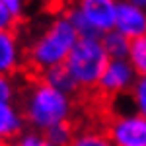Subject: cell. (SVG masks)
<instances>
[{"mask_svg":"<svg viewBox=\"0 0 146 146\" xmlns=\"http://www.w3.org/2000/svg\"><path fill=\"white\" fill-rule=\"evenodd\" d=\"M74 109L72 96L47 84L45 80L33 82L22 100V113L25 125L35 131H47L62 121H70Z\"/></svg>","mask_w":146,"mask_h":146,"instance_id":"6da1fadb","label":"cell"},{"mask_svg":"<svg viewBox=\"0 0 146 146\" xmlns=\"http://www.w3.org/2000/svg\"><path fill=\"white\" fill-rule=\"evenodd\" d=\"M78 37V31L66 14L55 18L35 35L27 47V60L31 68L43 72L51 66L64 64Z\"/></svg>","mask_w":146,"mask_h":146,"instance_id":"7a4b0ae2","label":"cell"},{"mask_svg":"<svg viewBox=\"0 0 146 146\" xmlns=\"http://www.w3.org/2000/svg\"><path fill=\"white\" fill-rule=\"evenodd\" d=\"M107 60L109 55L105 53L100 37H78L64 64L70 70L78 90H94Z\"/></svg>","mask_w":146,"mask_h":146,"instance_id":"3957f363","label":"cell"},{"mask_svg":"<svg viewBox=\"0 0 146 146\" xmlns=\"http://www.w3.org/2000/svg\"><path fill=\"white\" fill-rule=\"evenodd\" d=\"M117 0H74L66 12L80 37H101L115 25Z\"/></svg>","mask_w":146,"mask_h":146,"instance_id":"277c9868","label":"cell"},{"mask_svg":"<svg viewBox=\"0 0 146 146\" xmlns=\"http://www.w3.org/2000/svg\"><path fill=\"white\" fill-rule=\"evenodd\" d=\"M136 70L131 64V60L127 56H119V58H109L107 64L101 72L100 80H98V90L101 96L107 98H117V96H125L129 94L133 84L136 80Z\"/></svg>","mask_w":146,"mask_h":146,"instance_id":"5b68a950","label":"cell"},{"mask_svg":"<svg viewBox=\"0 0 146 146\" xmlns=\"http://www.w3.org/2000/svg\"><path fill=\"white\" fill-rule=\"evenodd\" d=\"M105 133L115 146H146V117L136 111L115 113Z\"/></svg>","mask_w":146,"mask_h":146,"instance_id":"8992f818","label":"cell"},{"mask_svg":"<svg viewBox=\"0 0 146 146\" xmlns=\"http://www.w3.org/2000/svg\"><path fill=\"white\" fill-rule=\"evenodd\" d=\"M117 31L127 35L129 39H136L146 33V8L138 6L131 0H117L115 25Z\"/></svg>","mask_w":146,"mask_h":146,"instance_id":"52a82bcc","label":"cell"},{"mask_svg":"<svg viewBox=\"0 0 146 146\" xmlns=\"http://www.w3.org/2000/svg\"><path fill=\"white\" fill-rule=\"evenodd\" d=\"M23 60V47L14 29H0V74L16 72Z\"/></svg>","mask_w":146,"mask_h":146,"instance_id":"ba28073f","label":"cell"},{"mask_svg":"<svg viewBox=\"0 0 146 146\" xmlns=\"http://www.w3.org/2000/svg\"><path fill=\"white\" fill-rule=\"evenodd\" d=\"M25 119L22 107L16 105V101L0 100V142H10L16 136L23 133Z\"/></svg>","mask_w":146,"mask_h":146,"instance_id":"9c48e42d","label":"cell"},{"mask_svg":"<svg viewBox=\"0 0 146 146\" xmlns=\"http://www.w3.org/2000/svg\"><path fill=\"white\" fill-rule=\"evenodd\" d=\"M41 80H45L47 84H51L53 88H56L60 92H66L70 96L78 90V86H76V82L72 78L70 70L66 68V64H56V66L43 70L41 72Z\"/></svg>","mask_w":146,"mask_h":146,"instance_id":"30bf717a","label":"cell"},{"mask_svg":"<svg viewBox=\"0 0 146 146\" xmlns=\"http://www.w3.org/2000/svg\"><path fill=\"white\" fill-rule=\"evenodd\" d=\"M105 53L109 55V58H119V56H127L129 55V49H131V39L123 35L121 31H117L115 27L105 31L100 37Z\"/></svg>","mask_w":146,"mask_h":146,"instance_id":"8fae6325","label":"cell"},{"mask_svg":"<svg viewBox=\"0 0 146 146\" xmlns=\"http://www.w3.org/2000/svg\"><path fill=\"white\" fill-rule=\"evenodd\" d=\"M68 146H115L107 133H101L96 129H86L74 135Z\"/></svg>","mask_w":146,"mask_h":146,"instance_id":"7c38bea8","label":"cell"},{"mask_svg":"<svg viewBox=\"0 0 146 146\" xmlns=\"http://www.w3.org/2000/svg\"><path fill=\"white\" fill-rule=\"evenodd\" d=\"M127 58L135 66L138 76H146V33L136 39H131V49Z\"/></svg>","mask_w":146,"mask_h":146,"instance_id":"4fadbf2b","label":"cell"},{"mask_svg":"<svg viewBox=\"0 0 146 146\" xmlns=\"http://www.w3.org/2000/svg\"><path fill=\"white\" fill-rule=\"evenodd\" d=\"M43 135L56 146H68L72 142L76 131L72 129V125L68 123V121H62V123H56L53 127H49L47 131H43Z\"/></svg>","mask_w":146,"mask_h":146,"instance_id":"5bb4252c","label":"cell"},{"mask_svg":"<svg viewBox=\"0 0 146 146\" xmlns=\"http://www.w3.org/2000/svg\"><path fill=\"white\" fill-rule=\"evenodd\" d=\"M129 100L133 105V111L146 117V76H136L135 84L129 92Z\"/></svg>","mask_w":146,"mask_h":146,"instance_id":"9a60e30c","label":"cell"},{"mask_svg":"<svg viewBox=\"0 0 146 146\" xmlns=\"http://www.w3.org/2000/svg\"><path fill=\"white\" fill-rule=\"evenodd\" d=\"M12 146H56V144H53L41 131L31 129L27 133H20V135L14 138Z\"/></svg>","mask_w":146,"mask_h":146,"instance_id":"2e32d148","label":"cell"},{"mask_svg":"<svg viewBox=\"0 0 146 146\" xmlns=\"http://www.w3.org/2000/svg\"><path fill=\"white\" fill-rule=\"evenodd\" d=\"M16 82L12 78V74H0V100H10L16 101Z\"/></svg>","mask_w":146,"mask_h":146,"instance_id":"e0dca14e","label":"cell"},{"mask_svg":"<svg viewBox=\"0 0 146 146\" xmlns=\"http://www.w3.org/2000/svg\"><path fill=\"white\" fill-rule=\"evenodd\" d=\"M18 18L8 10V6L0 0V29H14Z\"/></svg>","mask_w":146,"mask_h":146,"instance_id":"ac0fdd59","label":"cell"},{"mask_svg":"<svg viewBox=\"0 0 146 146\" xmlns=\"http://www.w3.org/2000/svg\"><path fill=\"white\" fill-rule=\"evenodd\" d=\"M6 6H8V10L16 16V18H20L25 10V0H2Z\"/></svg>","mask_w":146,"mask_h":146,"instance_id":"d6986e66","label":"cell"},{"mask_svg":"<svg viewBox=\"0 0 146 146\" xmlns=\"http://www.w3.org/2000/svg\"><path fill=\"white\" fill-rule=\"evenodd\" d=\"M131 2H135V4H138V6L146 8V0H131Z\"/></svg>","mask_w":146,"mask_h":146,"instance_id":"ffe728a7","label":"cell"}]
</instances>
